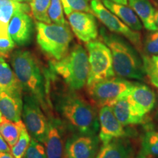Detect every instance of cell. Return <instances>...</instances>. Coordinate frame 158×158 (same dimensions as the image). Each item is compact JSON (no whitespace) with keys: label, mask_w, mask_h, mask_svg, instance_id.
Here are the masks:
<instances>
[{"label":"cell","mask_w":158,"mask_h":158,"mask_svg":"<svg viewBox=\"0 0 158 158\" xmlns=\"http://www.w3.org/2000/svg\"><path fill=\"white\" fill-rule=\"evenodd\" d=\"M63 7L61 0H51L48 9V16L51 23L56 24L64 25L68 22L65 20L63 14Z\"/></svg>","instance_id":"obj_27"},{"label":"cell","mask_w":158,"mask_h":158,"mask_svg":"<svg viewBox=\"0 0 158 158\" xmlns=\"http://www.w3.org/2000/svg\"><path fill=\"white\" fill-rule=\"evenodd\" d=\"M110 108L116 118L124 127L142 124L145 121V116L138 113L126 96L116 101Z\"/></svg>","instance_id":"obj_16"},{"label":"cell","mask_w":158,"mask_h":158,"mask_svg":"<svg viewBox=\"0 0 158 158\" xmlns=\"http://www.w3.org/2000/svg\"><path fill=\"white\" fill-rule=\"evenodd\" d=\"M141 152L158 158V130L147 128L141 138Z\"/></svg>","instance_id":"obj_23"},{"label":"cell","mask_w":158,"mask_h":158,"mask_svg":"<svg viewBox=\"0 0 158 158\" xmlns=\"http://www.w3.org/2000/svg\"><path fill=\"white\" fill-rule=\"evenodd\" d=\"M144 50L149 56L158 55V29L148 35L144 43Z\"/></svg>","instance_id":"obj_30"},{"label":"cell","mask_w":158,"mask_h":158,"mask_svg":"<svg viewBox=\"0 0 158 158\" xmlns=\"http://www.w3.org/2000/svg\"><path fill=\"white\" fill-rule=\"evenodd\" d=\"M43 144L48 158H64V144L62 124L54 118L48 119V130Z\"/></svg>","instance_id":"obj_15"},{"label":"cell","mask_w":158,"mask_h":158,"mask_svg":"<svg viewBox=\"0 0 158 158\" xmlns=\"http://www.w3.org/2000/svg\"><path fill=\"white\" fill-rule=\"evenodd\" d=\"M90 7L92 13L106 26L112 33L125 37L133 45L140 48L141 45V34L133 30L123 21L105 7L100 0H91Z\"/></svg>","instance_id":"obj_9"},{"label":"cell","mask_w":158,"mask_h":158,"mask_svg":"<svg viewBox=\"0 0 158 158\" xmlns=\"http://www.w3.org/2000/svg\"><path fill=\"white\" fill-rule=\"evenodd\" d=\"M100 140L96 135L73 136L64 145V158H96Z\"/></svg>","instance_id":"obj_10"},{"label":"cell","mask_w":158,"mask_h":158,"mask_svg":"<svg viewBox=\"0 0 158 158\" xmlns=\"http://www.w3.org/2000/svg\"><path fill=\"white\" fill-rule=\"evenodd\" d=\"M36 33L40 48L54 60H60L69 52L73 35L68 23L60 25L37 21Z\"/></svg>","instance_id":"obj_5"},{"label":"cell","mask_w":158,"mask_h":158,"mask_svg":"<svg viewBox=\"0 0 158 158\" xmlns=\"http://www.w3.org/2000/svg\"><path fill=\"white\" fill-rule=\"evenodd\" d=\"M0 158H15L10 152H0Z\"/></svg>","instance_id":"obj_35"},{"label":"cell","mask_w":158,"mask_h":158,"mask_svg":"<svg viewBox=\"0 0 158 158\" xmlns=\"http://www.w3.org/2000/svg\"><path fill=\"white\" fill-rule=\"evenodd\" d=\"M23 104V97L0 92V110L4 117L10 121L14 122L21 121Z\"/></svg>","instance_id":"obj_17"},{"label":"cell","mask_w":158,"mask_h":158,"mask_svg":"<svg viewBox=\"0 0 158 158\" xmlns=\"http://www.w3.org/2000/svg\"><path fill=\"white\" fill-rule=\"evenodd\" d=\"M2 117H3V116H2V114L1 110H0V123H1L2 120Z\"/></svg>","instance_id":"obj_40"},{"label":"cell","mask_w":158,"mask_h":158,"mask_svg":"<svg viewBox=\"0 0 158 158\" xmlns=\"http://www.w3.org/2000/svg\"><path fill=\"white\" fill-rule=\"evenodd\" d=\"M30 134L27 131L25 124L21 128L20 136L18 141L13 147H11V153L15 158H23L31 141Z\"/></svg>","instance_id":"obj_25"},{"label":"cell","mask_w":158,"mask_h":158,"mask_svg":"<svg viewBox=\"0 0 158 158\" xmlns=\"http://www.w3.org/2000/svg\"><path fill=\"white\" fill-rule=\"evenodd\" d=\"M157 106H158V105H157Z\"/></svg>","instance_id":"obj_41"},{"label":"cell","mask_w":158,"mask_h":158,"mask_svg":"<svg viewBox=\"0 0 158 158\" xmlns=\"http://www.w3.org/2000/svg\"><path fill=\"white\" fill-rule=\"evenodd\" d=\"M59 114L71 129L82 135H96L99 118L93 106L78 94L64 93L57 100Z\"/></svg>","instance_id":"obj_3"},{"label":"cell","mask_w":158,"mask_h":158,"mask_svg":"<svg viewBox=\"0 0 158 158\" xmlns=\"http://www.w3.org/2000/svg\"><path fill=\"white\" fill-rule=\"evenodd\" d=\"M0 9H15L28 13L30 11V7L27 3L17 2L11 0H0Z\"/></svg>","instance_id":"obj_31"},{"label":"cell","mask_w":158,"mask_h":158,"mask_svg":"<svg viewBox=\"0 0 158 158\" xmlns=\"http://www.w3.org/2000/svg\"><path fill=\"white\" fill-rule=\"evenodd\" d=\"M23 158H48V157L43 143L31 138L30 143Z\"/></svg>","instance_id":"obj_28"},{"label":"cell","mask_w":158,"mask_h":158,"mask_svg":"<svg viewBox=\"0 0 158 158\" xmlns=\"http://www.w3.org/2000/svg\"><path fill=\"white\" fill-rule=\"evenodd\" d=\"M8 34L15 44L28 45L33 35V22L28 13L17 12L13 14L8 25Z\"/></svg>","instance_id":"obj_13"},{"label":"cell","mask_w":158,"mask_h":158,"mask_svg":"<svg viewBox=\"0 0 158 158\" xmlns=\"http://www.w3.org/2000/svg\"></svg>","instance_id":"obj_42"},{"label":"cell","mask_w":158,"mask_h":158,"mask_svg":"<svg viewBox=\"0 0 158 158\" xmlns=\"http://www.w3.org/2000/svg\"><path fill=\"white\" fill-rule=\"evenodd\" d=\"M133 149L123 138L114 139L102 144L96 158H131Z\"/></svg>","instance_id":"obj_21"},{"label":"cell","mask_w":158,"mask_h":158,"mask_svg":"<svg viewBox=\"0 0 158 158\" xmlns=\"http://www.w3.org/2000/svg\"><path fill=\"white\" fill-rule=\"evenodd\" d=\"M10 62L22 89L37 100L43 111L48 112V88L35 56L29 51L17 50L12 54Z\"/></svg>","instance_id":"obj_1"},{"label":"cell","mask_w":158,"mask_h":158,"mask_svg":"<svg viewBox=\"0 0 158 158\" xmlns=\"http://www.w3.org/2000/svg\"><path fill=\"white\" fill-rule=\"evenodd\" d=\"M100 35L104 43L111 52L116 76L143 81L147 76L143 59L135 49L121 36L114 33H108L104 29H101Z\"/></svg>","instance_id":"obj_2"},{"label":"cell","mask_w":158,"mask_h":158,"mask_svg":"<svg viewBox=\"0 0 158 158\" xmlns=\"http://www.w3.org/2000/svg\"><path fill=\"white\" fill-rule=\"evenodd\" d=\"M11 1L13 2H30V0H11Z\"/></svg>","instance_id":"obj_38"},{"label":"cell","mask_w":158,"mask_h":158,"mask_svg":"<svg viewBox=\"0 0 158 158\" xmlns=\"http://www.w3.org/2000/svg\"><path fill=\"white\" fill-rule=\"evenodd\" d=\"M136 158H148V157H147V156H146L144 154L141 152L139 155L137 156V157H136Z\"/></svg>","instance_id":"obj_37"},{"label":"cell","mask_w":158,"mask_h":158,"mask_svg":"<svg viewBox=\"0 0 158 158\" xmlns=\"http://www.w3.org/2000/svg\"><path fill=\"white\" fill-rule=\"evenodd\" d=\"M50 65L70 89L79 90L86 84L89 70V57L81 45H76L66 56L60 60L52 61Z\"/></svg>","instance_id":"obj_4"},{"label":"cell","mask_w":158,"mask_h":158,"mask_svg":"<svg viewBox=\"0 0 158 158\" xmlns=\"http://www.w3.org/2000/svg\"><path fill=\"white\" fill-rule=\"evenodd\" d=\"M99 138L102 144L127 135L124 126L120 123L109 106L100 108L99 111Z\"/></svg>","instance_id":"obj_12"},{"label":"cell","mask_w":158,"mask_h":158,"mask_svg":"<svg viewBox=\"0 0 158 158\" xmlns=\"http://www.w3.org/2000/svg\"><path fill=\"white\" fill-rule=\"evenodd\" d=\"M22 116L25 127L31 137L41 143H44L48 119L37 100L29 94L23 98Z\"/></svg>","instance_id":"obj_8"},{"label":"cell","mask_w":158,"mask_h":158,"mask_svg":"<svg viewBox=\"0 0 158 158\" xmlns=\"http://www.w3.org/2000/svg\"><path fill=\"white\" fill-rule=\"evenodd\" d=\"M155 22H156V24H157V27H158V11L156 12V15H155Z\"/></svg>","instance_id":"obj_39"},{"label":"cell","mask_w":158,"mask_h":158,"mask_svg":"<svg viewBox=\"0 0 158 158\" xmlns=\"http://www.w3.org/2000/svg\"><path fill=\"white\" fill-rule=\"evenodd\" d=\"M0 152L11 153V149L0 133Z\"/></svg>","instance_id":"obj_33"},{"label":"cell","mask_w":158,"mask_h":158,"mask_svg":"<svg viewBox=\"0 0 158 158\" xmlns=\"http://www.w3.org/2000/svg\"><path fill=\"white\" fill-rule=\"evenodd\" d=\"M130 7L133 10L146 29L156 31L158 27L155 22L156 10L149 0H128Z\"/></svg>","instance_id":"obj_19"},{"label":"cell","mask_w":158,"mask_h":158,"mask_svg":"<svg viewBox=\"0 0 158 158\" xmlns=\"http://www.w3.org/2000/svg\"><path fill=\"white\" fill-rule=\"evenodd\" d=\"M89 57V76L86 86H89L115 76L110 48L104 43L93 40L86 43Z\"/></svg>","instance_id":"obj_6"},{"label":"cell","mask_w":158,"mask_h":158,"mask_svg":"<svg viewBox=\"0 0 158 158\" xmlns=\"http://www.w3.org/2000/svg\"><path fill=\"white\" fill-rule=\"evenodd\" d=\"M15 48V43L10 37H0V56L8 57Z\"/></svg>","instance_id":"obj_32"},{"label":"cell","mask_w":158,"mask_h":158,"mask_svg":"<svg viewBox=\"0 0 158 158\" xmlns=\"http://www.w3.org/2000/svg\"><path fill=\"white\" fill-rule=\"evenodd\" d=\"M149 56V55H148ZM149 60L156 70L158 71V55H154V56H149Z\"/></svg>","instance_id":"obj_34"},{"label":"cell","mask_w":158,"mask_h":158,"mask_svg":"<svg viewBox=\"0 0 158 158\" xmlns=\"http://www.w3.org/2000/svg\"><path fill=\"white\" fill-rule=\"evenodd\" d=\"M142 59H143L146 76L149 79L151 84L158 89V71L154 68L152 64L150 62L148 55H143Z\"/></svg>","instance_id":"obj_29"},{"label":"cell","mask_w":158,"mask_h":158,"mask_svg":"<svg viewBox=\"0 0 158 158\" xmlns=\"http://www.w3.org/2000/svg\"><path fill=\"white\" fill-rule=\"evenodd\" d=\"M61 2L67 15L73 12H86L92 13L90 7L91 0H61Z\"/></svg>","instance_id":"obj_26"},{"label":"cell","mask_w":158,"mask_h":158,"mask_svg":"<svg viewBox=\"0 0 158 158\" xmlns=\"http://www.w3.org/2000/svg\"><path fill=\"white\" fill-rule=\"evenodd\" d=\"M133 82L120 77H112L87 86L89 95L97 106L111 107L129 92Z\"/></svg>","instance_id":"obj_7"},{"label":"cell","mask_w":158,"mask_h":158,"mask_svg":"<svg viewBox=\"0 0 158 158\" xmlns=\"http://www.w3.org/2000/svg\"><path fill=\"white\" fill-rule=\"evenodd\" d=\"M126 98L143 116L153 109L157 102L155 92L147 85L141 83H133Z\"/></svg>","instance_id":"obj_14"},{"label":"cell","mask_w":158,"mask_h":158,"mask_svg":"<svg viewBox=\"0 0 158 158\" xmlns=\"http://www.w3.org/2000/svg\"><path fill=\"white\" fill-rule=\"evenodd\" d=\"M108 1H110L114 3L120 4V5H127L128 3V0H108Z\"/></svg>","instance_id":"obj_36"},{"label":"cell","mask_w":158,"mask_h":158,"mask_svg":"<svg viewBox=\"0 0 158 158\" xmlns=\"http://www.w3.org/2000/svg\"><path fill=\"white\" fill-rule=\"evenodd\" d=\"M69 25L74 35L84 43L95 40L98 28L94 15L86 12H73L68 15Z\"/></svg>","instance_id":"obj_11"},{"label":"cell","mask_w":158,"mask_h":158,"mask_svg":"<svg viewBox=\"0 0 158 158\" xmlns=\"http://www.w3.org/2000/svg\"><path fill=\"white\" fill-rule=\"evenodd\" d=\"M51 0H30L29 7L33 17L40 22L51 23L48 9Z\"/></svg>","instance_id":"obj_24"},{"label":"cell","mask_w":158,"mask_h":158,"mask_svg":"<svg viewBox=\"0 0 158 158\" xmlns=\"http://www.w3.org/2000/svg\"><path fill=\"white\" fill-rule=\"evenodd\" d=\"M0 92H5L12 95L23 97V89L13 71L0 56Z\"/></svg>","instance_id":"obj_18"},{"label":"cell","mask_w":158,"mask_h":158,"mask_svg":"<svg viewBox=\"0 0 158 158\" xmlns=\"http://www.w3.org/2000/svg\"><path fill=\"white\" fill-rule=\"evenodd\" d=\"M24 125L22 121L14 122L3 116L0 123V133L10 147H13L19 140L21 128Z\"/></svg>","instance_id":"obj_22"},{"label":"cell","mask_w":158,"mask_h":158,"mask_svg":"<svg viewBox=\"0 0 158 158\" xmlns=\"http://www.w3.org/2000/svg\"><path fill=\"white\" fill-rule=\"evenodd\" d=\"M102 2L106 8L116 15L131 29L138 31L143 28L141 21L130 7L112 2L108 0H102Z\"/></svg>","instance_id":"obj_20"}]
</instances>
